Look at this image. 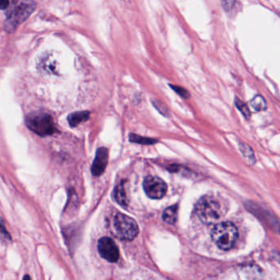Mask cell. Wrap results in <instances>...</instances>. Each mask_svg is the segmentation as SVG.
<instances>
[{
  "label": "cell",
  "instance_id": "cell-1",
  "mask_svg": "<svg viewBox=\"0 0 280 280\" xmlns=\"http://www.w3.org/2000/svg\"><path fill=\"white\" fill-rule=\"evenodd\" d=\"M36 8L33 0H13L8 5L3 28L6 32L13 33L31 16Z\"/></svg>",
  "mask_w": 280,
  "mask_h": 280
},
{
  "label": "cell",
  "instance_id": "cell-2",
  "mask_svg": "<svg viewBox=\"0 0 280 280\" xmlns=\"http://www.w3.org/2000/svg\"><path fill=\"white\" fill-rule=\"evenodd\" d=\"M195 212L199 220L205 224L216 223L224 215L220 201L216 197L209 195L199 199L195 205Z\"/></svg>",
  "mask_w": 280,
  "mask_h": 280
},
{
  "label": "cell",
  "instance_id": "cell-3",
  "mask_svg": "<svg viewBox=\"0 0 280 280\" xmlns=\"http://www.w3.org/2000/svg\"><path fill=\"white\" fill-rule=\"evenodd\" d=\"M211 238L219 248L228 251L234 247L239 238V230L231 222H222L215 225Z\"/></svg>",
  "mask_w": 280,
  "mask_h": 280
},
{
  "label": "cell",
  "instance_id": "cell-4",
  "mask_svg": "<svg viewBox=\"0 0 280 280\" xmlns=\"http://www.w3.org/2000/svg\"><path fill=\"white\" fill-rule=\"evenodd\" d=\"M26 124L29 129L40 137L52 135L57 131L54 119L45 113H32L26 116Z\"/></svg>",
  "mask_w": 280,
  "mask_h": 280
},
{
  "label": "cell",
  "instance_id": "cell-5",
  "mask_svg": "<svg viewBox=\"0 0 280 280\" xmlns=\"http://www.w3.org/2000/svg\"><path fill=\"white\" fill-rule=\"evenodd\" d=\"M113 226L118 238L125 241H133L139 234V227L135 220L122 213L115 215Z\"/></svg>",
  "mask_w": 280,
  "mask_h": 280
},
{
  "label": "cell",
  "instance_id": "cell-6",
  "mask_svg": "<svg viewBox=\"0 0 280 280\" xmlns=\"http://www.w3.org/2000/svg\"><path fill=\"white\" fill-rule=\"evenodd\" d=\"M143 187L147 197L154 200L163 198L168 190L165 182L156 176L146 177L143 182Z\"/></svg>",
  "mask_w": 280,
  "mask_h": 280
},
{
  "label": "cell",
  "instance_id": "cell-7",
  "mask_svg": "<svg viewBox=\"0 0 280 280\" xmlns=\"http://www.w3.org/2000/svg\"><path fill=\"white\" fill-rule=\"evenodd\" d=\"M98 252L107 261L115 263L120 259V250L113 239L104 237L98 241Z\"/></svg>",
  "mask_w": 280,
  "mask_h": 280
},
{
  "label": "cell",
  "instance_id": "cell-8",
  "mask_svg": "<svg viewBox=\"0 0 280 280\" xmlns=\"http://www.w3.org/2000/svg\"><path fill=\"white\" fill-rule=\"evenodd\" d=\"M109 160V151L106 148H99L91 166V173L95 177L100 176L106 169Z\"/></svg>",
  "mask_w": 280,
  "mask_h": 280
},
{
  "label": "cell",
  "instance_id": "cell-9",
  "mask_svg": "<svg viewBox=\"0 0 280 280\" xmlns=\"http://www.w3.org/2000/svg\"><path fill=\"white\" fill-rule=\"evenodd\" d=\"M90 113L88 111L75 112L69 114L68 120L71 127H77L81 122H86L88 120Z\"/></svg>",
  "mask_w": 280,
  "mask_h": 280
},
{
  "label": "cell",
  "instance_id": "cell-10",
  "mask_svg": "<svg viewBox=\"0 0 280 280\" xmlns=\"http://www.w3.org/2000/svg\"><path fill=\"white\" fill-rule=\"evenodd\" d=\"M178 212H179L178 205H171L163 210L162 219L165 223L174 224L178 220Z\"/></svg>",
  "mask_w": 280,
  "mask_h": 280
},
{
  "label": "cell",
  "instance_id": "cell-11",
  "mask_svg": "<svg viewBox=\"0 0 280 280\" xmlns=\"http://www.w3.org/2000/svg\"><path fill=\"white\" fill-rule=\"evenodd\" d=\"M114 198L120 205L122 206L127 205V197H126V192H125L124 185L122 182L115 188Z\"/></svg>",
  "mask_w": 280,
  "mask_h": 280
},
{
  "label": "cell",
  "instance_id": "cell-12",
  "mask_svg": "<svg viewBox=\"0 0 280 280\" xmlns=\"http://www.w3.org/2000/svg\"><path fill=\"white\" fill-rule=\"evenodd\" d=\"M251 106L257 112L265 111V109H267V104L265 102V100L264 97L260 95H257L255 96L254 98L252 99L251 102Z\"/></svg>",
  "mask_w": 280,
  "mask_h": 280
},
{
  "label": "cell",
  "instance_id": "cell-13",
  "mask_svg": "<svg viewBox=\"0 0 280 280\" xmlns=\"http://www.w3.org/2000/svg\"><path fill=\"white\" fill-rule=\"evenodd\" d=\"M234 104L236 105L237 108L239 109V111L241 112V114H242L244 117L247 119V120L250 119V117H251V112H250V109H248L247 105H246L242 100H241L240 99L236 97V98H235V100H234Z\"/></svg>",
  "mask_w": 280,
  "mask_h": 280
},
{
  "label": "cell",
  "instance_id": "cell-14",
  "mask_svg": "<svg viewBox=\"0 0 280 280\" xmlns=\"http://www.w3.org/2000/svg\"><path fill=\"white\" fill-rule=\"evenodd\" d=\"M130 141L134 143H138V144H143V145H151V144H155L157 140L155 139H151V138H141L140 136L134 135V134H131L129 137Z\"/></svg>",
  "mask_w": 280,
  "mask_h": 280
},
{
  "label": "cell",
  "instance_id": "cell-15",
  "mask_svg": "<svg viewBox=\"0 0 280 280\" xmlns=\"http://www.w3.org/2000/svg\"><path fill=\"white\" fill-rule=\"evenodd\" d=\"M0 240L2 241H6V242L11 241L10 234L7 231L2 219H0Z\"/></svg>",
  "mask_w": 280,
  "mask_h": 280
},
{
  "label": "cell",
  "instance_id": "cell-16",
  "mask_svg": "<svg viewBox=\"0 0 280 280\" xmlns=\"http://www.w3.org/2000/svg\"><path fill=\"white\" fill-rule=\"evenodd\" d=\"M169 86L176 92L178 95L184 99H188L190 97V93L186 89L183 88L182 86H175V85H169Z\"/></svg>",
  "mask_w": 280,
  "mask_h": 280
},
{
  "label": "cell",
  "instance_id": "cell-17",
  "mask_svg": "<svg viewBox=\"0 0 280 280\" xmlns=\"http://www.w3.org/2000/svg\"><path fill=\"white\" fill-rule=\"evenodd\" d=\"M236 0H221V4L225 12H230L234 8Z\"/></svg>",
  "mask_w": 280,
  "mask_h": 280
},
{
  "label": "cell",
  "instance_id": "cell-18",
  "mask_svg": "<svg viewBox=\"0 0 280 280\" xmlns=\"http://www.w3.org/2000/svg\"><path fill=\"white\" fill-rule=\"evenodd\" d=\"M153 104L154 106L156 107V109H158L161 114H166L168 109H166V107L164 106L163 104H161L160 102L156 100V101H153Z\"/></svg>",
  "mask_w": 280,
  "mask_h": 280
},
{
  "label": "cell",
  "instance_id": "cell-19",
  "mask_svg": "<svg viewBox=\"0 0 280 280\" xmlns=\"http://www.w3.org/2000/svg\"><path fill=\"white\" fill-rule=\"evenodd\" d=\"M9 5L8 0H0V9H6Z\"/></svg>",
  "mask_w": 280,
  "mask_h": 280
},
{
  "label": "cell",
  "instance_id": "cell-20",
  "mask_svg": "<svg viewBox=\"0 0 280 280\" xmlns=\"http://www.w3.org/2000/svg\"><path fill=\"white\" fill-rule=\"evenodd\" d=\"M247 148H248V146H247ZM247 148H246V151H247ZM249 150H251V148H250ZM250 152H251V154H253L252 153V150H251V151H250ZM244 155H245V156H246V153H244ZM248 156V157H253V156H251V155H249V154H248V152H247V156Z\"/></svg>",
  "mask_w": 280,
  "mask_h": 280
},
{
  "label": "cell",
  "instance_id": "cell-21",
  "mask_svg": "<svg viewBox=\"0 0 280 280\" xmlns=\"http://www.w3.org/2000/svg\"><path fill=\"white\" fill-rule=\"evenodd\" d=\"M23 279L24 280H26V279H28V280H30L31 278L29 277V276H25V277H24Z\"/></svg>",
  "mask_w": 280,
  "mask_h": 280
}]
</instances>
